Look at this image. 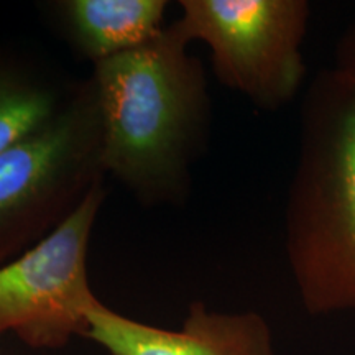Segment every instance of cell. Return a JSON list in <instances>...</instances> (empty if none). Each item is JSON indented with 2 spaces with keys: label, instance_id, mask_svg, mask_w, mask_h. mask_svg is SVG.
I'll use <instances>...</instances> for the list:
<instances>
[{
  "label": "cell",
  "instance_id": "1",
  "mask_svg": "<svg viewBox=\"0 0 355 355\" xmlns=\"http://www.w3.org/2000/svg\"><path fill=\"white\" fill-rule=\"evenodd\" d=\"M91 79L105 176L144 204L180 201L209 125L201 61L170 25L139 50L96 63Z\"/></svg>",
  "mask_w": 355,
  "mask_h": 355
},
{
  "label": "cell",
  "instance_id": "2",
  "mask_svg": "<svg viewBox=\"0 0 355 355\" xmlns=\"http://www.w3.org/2000/svg\"><path fill=\"white\" fill-rule=\"evenodd\" d=\"M285 247L311 316L355 309V79L336 68L304 96Z\"/></svg>",
  "mask_w": 355,
  "mask_h": 355
},
{
  "label": "cell",
  "instance_id": "3",
  "mask_svg": "<svg viewBox=\"0 0 355 355\" xmlns=\"http://www.w3.org/2000/svg\"><path fill=\"white\" fill-rule=\"evenodd\" d=\"M104 178L99 102L89 78L0 155V266L55 230Z\"/></svg>",
  "mask_w": 355,
  "mask_h": 355
},
{
  "label": "cell",
  "instance_id": "4",
  "mask_svg": "<svg viewBox=\"0 0 355 355\" xmlns=\"http://www.w3.org/2000/svg\"><path fill=\"white\" fill-rule=\"evenodd\" d=\"M171 28L211 51L216 78L257 107L278 110L306 79V0H181Z\"/></svg>",
  "mask_w": 355,
  "mask_h": 355
},
{
  "label": "cell",
  "instance_id": "5",
  "mask_svg": "<svg viewBox=\"0 0 355 355\" xmlns=\"http://www.w3.org/2000/svg\"><path fill=\"white\" fill-rule=\"evenodd\" d=\"M104 181L46 237L0 266V336L28 347L58 350L84 337L99 303L87 272L91 235L104 204Z\"/></svg>",
  "mask_w": 355,
  "mask_h": 355
},
{
  "label": "cell",
  "instance_id": "6",
  "mask_svg": "<svg viewBox=\"0 0 355 355\" xmlns=\"http://www.w3.org/2000/svg\"><path fill=\"white\" fill-rule=\"evenodd\" d=\"M84 337L109 355H278L260 313H219L202 301L189 306L178 331L135 321L99 301L89 311Z\"/></svg>",
  "mask_w": 355,
  "mask_h": 355
},
{
  "label": "cell",
  "instance_id": "7",
  "mask_svg": "<svg viewBox=\"0 0 355 355\" xmlns=\"http://www.w3.org/2000/svg\"><path fill=\"white\" fill-rule=\"evenodd\" d=\"M60 17L74 46L92 63L139 50L163 33L165 0H64Z\"/></svg>",
  "mask_w": 355,
  "mask_h": 355
},
{
  "label": "cell",
  "instance_id": "8",
  "mask_svg": "<svg viewBox=\"0 0 355 355\" xmlns=\"http://www.w3.org/2000/svg\"><path fill=\"white\" fill-rule=\"evenodd\" d=\"M63 101L42 76L0 51V155L43 125Z\"/></svg>",
  "mask_w": 355,
  "mask_h": 355
},
{
  "label": "cell",
  "instance_id": "9",
  "mask_svg": "<svg viewBox=\"0 0 355 355\" xmlns=\"http://www.w3.org/2000/svg\"><path fill=\"white\" fill-rule=\"evenodd\" d=\"M334 68L355 79V21L347 26L337 43Z\"/></svg>",
  "mask_w": 355,
  "mask_h": 355
}]
</instances>
